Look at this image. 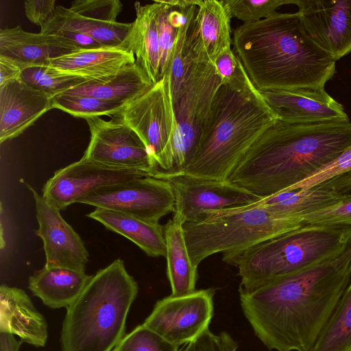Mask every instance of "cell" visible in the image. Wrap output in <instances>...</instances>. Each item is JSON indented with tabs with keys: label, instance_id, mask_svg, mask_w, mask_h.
I'll return each mask as SVG.
<instances>
[{
	"label": "cell",
	"instance_id": "cell-1",
	"mask_svg": "<svg viewBox=\"0 0 351 351\" xmlns=\"http://www.w3.org/2000/svg\"><path fill=\"white\" fill-rule=\"evenodd\" d=\"M351 280V247L338 257L250 292L241 308L269 350L310 351Z\"/></svg>",
	"mask_w": 351,
	"mask_h": 351
},
{
	"label": "cell",
	"instance_id": "cell-2",
	"mask_svg": "<svg viewBox=\"0 0 351 351\" xmlns=\"http://www.w3.org/2000/svg\"><path fill=\"white\" fill-rule=\"evenodd\" d=\"M350 146L349 119L315 121L278 119L245 154L228 180L266 197L308 179Z\"/></svg>",
	"mask_w": 351,
	"mask_h": 351
},
{
	"label": "cell",
	"instance_id": "cell-3",
	"mask_svg": "<svg viewBox=\"0 0 351 351\" xmlns=\"http://www.w3.org/2000/svg\"><path fill=\"white\" fill-rule=\"evenodd\" d=\"M233 51L259 92L324 88L336 60L306 34L298 12H275L233 32Z\"/></svg>",
	"mask_w": 351,
	"mask_h": 351
},
{
	"label": "cell",
	"instance_id": "cell-4",
	"mask_svg": "<svg viewBox=\"0 0 351 351\" xmlns=\"http://www.w3.org/2000/svg\"><path fill=\"white\" fill-rule=\"evenodd\" d=\"M278 117L252 84H221L203 126L192 160L183 173L227 180L252 146Z\"/></svg>",
	"mask_w": 351,
	"mask_h": 351
},
{
	"label": "cell",
	"instance_id": "cell-5",
	"mask_svg": "<svg viewBox=\"0 0 351 351\" xmlns=\"http://www.w3.org/2000/svg\"><path fill=\"white\" fill-rule=\"evenodd\" d=\"M138 285L124 263L116 259L99 270L66 308L62 351H112L125 334Z\"/></svg>",
	"mask_w": 351,
	"mask_h": 351
},
{
	"label": "cell",
	"instance_id": "cell-6",
	"mask_svg": "<svg viewBox=\"0 0 351 351\" xmlns=\"http://www.w3.org/2000/svg\"><path fill=\"white\" fill-rule=\"evenodd\" d=\"M351 247V226L303 225L240 252L223 254L238 268L239 292L334 259Z\"/></svg>",
	"mask_w": 351,
	"mask_h": 351
},
{
	"label": "cell",
	"instance_id": "cell-7",
	"mask_svg": "<svg viewBox=\"0 0 351 351\" xmlns=\"http://www.w3.org/2000/svg\"><path fill=\"white\" fill-rule=\"evenodd\" d=\"M303 226L297 217L276 215L256 202L210 211L200 219L183 224L193 265L223 252L231 254Z\"/></svg>",
	"mask_w": 351,
	"mask_h": 351
},
{
	"label": "cell",
	"instance_id": "cell-8",
	"mask_svg": "<svg viewBox=\"0 0 351 351\" xmlns=\"http://www.w3.org/2000/svg\"><path fill=\"white\" fill-rule=\"evenodd\" d=\"M221 85L213 62L191 60L186 63L184 80L173 102L177 128L169 153L157 168L155 178L183 173L187 169Z\"/></svg>",
	"mask_w": 351,
	"mask_h": 351
},
{
	"label": "cell",
	"instance_id": "cell-9",
	"mask_svg": "<svg viewBox=\"0 0 351 351\" xmlns=\"http://www.w3.org/2000/svg\"><path fill=\"white\" fill-rule=\"evenodd\" d=\"M112 118L128 125L140 137L156 173L169 153L177 128L170 75L167 74Z\"/></svg>",
	"mask_w": 351,
	"mask_h": 351
},
{
	"label": "cell",
	"instance_id": "cell-10",
	"mask_svg": "<svg viewBox=\"0 0 351 351\" xmlns=\"http://www.w3.org/2000/svg\"><path fill=\"white\" fill-rule=\"evenodd\" d=\"M85 204L158 223L174 212L175 198L168 182L154 177L136 178L94 190L80 198Z\"/></svg>",
	"mask_w": 351,
	"mask_h": 351
},
{
	"label": "cell",
	"instance_id": "cell-11",
	"mask_svg": "<svg viewBox=\"0 0 351 351\" xmlns=\"http://www.w3.org/2000/svg\"><path fill=\"white\" fill-rule=\"evenodd\" d=\"M160 179L169 183L174 195L173 219L183 223L197 221L210 211L247 205L262 199L228 180L195 177L186 173Z\"/></svg>",
	"mask_w": 351,
	"mask_h": 351
},
{
	"label": "cell",
	"instance_id": "cell-12",
	"mask_svg": "<svg viewBox=\"0 0 351 351\" xmlns=\"http://www.w3.org/2000/svg\"><path fill=\"white\" fill-rule=\"evenodd\" d=\"M213 289L158 300L143 323L177 346L187 344L208 329L213 316Z\"/></svg>",
	"mask_w": 351,
	"mask_h": 351
},
{
	"label": "cell",
	"instance_id": "cell-13",
	"mask_svg": "<svg viewBox=\"0 0 351 351\" xmlns=\"http://www.w3.org/2000/svg\"><path fill=\"white\" fill-rule=\"evenodd\" d=\"M90 143L83 158L110 167L136 169L155 176L154 162L137 134L122 121L86 119Z\"/></svg>",
	"mask_w": 351,
	"mask_h": 351
},
{
	"label": "cell",
	"instance_id": "cell-14",
	"mask_svg": "<svg viewBox=\"0 0 351 351\" xmlns=\"http://www.w3.org/2000/svg\"><path fill=\"white\" fill-rule=\"evenodd\" d=\"M143 177L153 176L140 170L110 167L82 157L56 171L44 185L42 197L61 210L94 190Z\"/></svg>",
	"mask_w": 351,
	"mask_h": 351
},
{
	"label": "cell",
	"instance_id": "cell-15",
	"mask_svg": "<svg viewBox=\"0 0 351 351\" xmlns=\"http://www.w3.org/2000/svg\"><path fill=\"white\" fill-rule=\"evenodd\" d=\"M308 36L336 60L351 52V0H290Z\"/></svg>",
	"mask_w": 351,
	"mask_h": 351
},
{
	"label": "cell",
	"instance_id": "cell-16",
	"mask_svg": "<svg viewBox=\"0 0 351 351\" xmlns=\"http://www.w3.org/2000/svg\"><path fill=\"white\" fill-rule=\"evenodd\" d=\"M35 200L38 229L36 231L43 242L45 265L85 271L88 252L82 240L62 218L60 210L49 204L27 184Z\"/></svg>",
	"mask_w": 351,
	"mask_h": 351
},
{
	"label": "cell",
	"instance_id": "cell-17",
	"mask_svg": "<svg viewBox=\"0 0 351 351\" xmlns=\"http://www.w3.org/2000/svg\"><path fill=\"white\" fill-rule=\"evenodd\" d=\"M197 8L185 41V58L214 64L231 48V16L224 0H196Z\"/></svg>",
	"mask_w": 351,
	"mask_h": 351
},
{
	"label": "cell",
	"instance_id": "cell-18",
	"mask_svg": "<svg viewBox=\"0 0 351 351\" xmlns=\"http://www.w3.org/2000/svg\"><path fill=\"white\" fill-rule=\"evenodd\" d=\"M350 193L349 171L307 188L282 191L256 204L276 215L302 219L305 215L337 205Z\"/></svg>",
	"mask_w": 351,
	"mask_h": 351
},
{
	"label": "cell",
	"instance_id": "cell-19",
	"mask_svg": "<svg viewBox=\"0 0 351 351\" xmlns=\"http://www.w3.org/2000/svg\"><path fill=\"white\" fill-rule=\"evenodd\" d=\"M73 41L56 34L31 33L20 25L0 30V56L22 70L49 66L51 60L80 51Z\"/></svg>",
	"mask_w": 351,
	"mask_h": 351
},
{
	"label": "cell",
	"instance_id": "cell-20",
	"mask_svg": "<svg viewBox=\"0 0 351 351\" xmlns=\"http://www.w3.org/2000/svg\"><path fill=\"white\" fill-rule=\"evenodd\" d=\"M53 108V97L20 80L0 86V143L21 135Z\"/></svg>",
	"mask_w": 351,
	"mask_h": 351
},
{
	"label": "cell",
	"instance_id": "cell-21",
	"mask_svg": "<svg viewBox=\"0 0 351 351\" xmlns=\"http://www.w3.org/2000/svg\"><path fill=\"white\" fill-rule=\"evenodd\" d=\"M278 119L315 121L349 119L341 104L324 88L260 92Z\"/></svg>",
	"mask_w": 351,
	"mask_h": 351
},
{
	"label": "cell",
	"instance_id": "cell-22",
	"mask_svg": "<svg viewBox=\"0 0 351 351\" xmlns=\"http://www.w3.org/2000/svg\"><path fill=\"white\" fill-rule=\"evenodd\" d=\"M0 332L16 335L22 343L44 347L48 331L44 316L21 289L0 287Z\"/></svg>",
	"mask_w": 351,
	"mask_h": 351
},
{
	"label": "cell",
	"instance_id": "cell-23",
	"mask_svg": "<svg viewBox=\"0 0 351 351\" xmlns=\"http://www.w3.org/2000/svg\"><path fill=\"white\" fill-rule=\"evenodd\" d=\"M133 63H135L134 53L119 45L80 49L51 60L49 66L60 73L79 76L87 81H101Z\"/></svg>",
	"mask_w": 351,
	"mask_h": 351
},
{
	"label": "cell",
	"instance_id": "cell-24",
	"mask_svg": "<svg viewBox=\"0 0 351 351\" xmlns=\"http://www.w3.org/2000/svg\"><path fill=\"white\" fill-rule=\"evenodd\" d=\"M92 277L85 271L45 265L29 278L28 288L48 307L66 308Z\"/></svg>",
	"mask_w": 351,
	"mask_h": 351
},
{
	"label": "cell",
	"instance_id": "cell-25",
	"mask_svg": "<svg viewBox=\"0 0 351 351\" xmlns=\"http://www.w3.org/2000/svg\"><path fill=\"white\" fill-rule=\"evenodd\" d=\"M136 19L129 35L121 45L135 57V63L142 70L147 79L156 84L160 80V56L156 25L157 3L142 5L135 3Z\"/></svg>",
	"mask_w": 351,
	"mask_h": 351
},
{
	"label": "cell",
	"instance_id": "cell-26",
	"mask_svg": "<svg viewBox=\"0 0 351 351\" xmlns=\"http://www.w3.org/2000/svg\"><path fill=\"white\" fill-rule=\"evenodd\" d=\"M107 229L123 235L138 246L148 256H166L164 226L121 212L96 208L87 215Z\"/></svg>",
	"mask_w": 351,
	"mask_h": 351
},
{
	"label": "cell",
	"instance_id": "cell-27",
	"mask_svg": "<svg viewBox=\"0 0 351 351\" xmlns=\"http://www.w3.org/2000/svg\"><path fill=\"white\" fill-rule=\"evenodd\" d=\"M153 84L136 63L128 64L116 75L101 81H86L64 93L84 95L128 104Z\"/></svg>",
	"mask_w": 351,
	"mask_h": 351
},
{
	"label": "cell",
	"instance_id": "cell-28",
	"mask_svg": "<svg viewBox=\"0 0 351 351\" xmlns=\"http://www.w3.org/2000/svg\"><path fill=\"white\" fill-rule=\"evenodd\" d=\"M132 24L97 21L80 16L62 5H57L52 17L40 27V32L75 31L89 36L104 47H117L129 35Z\"/></svg>",
	"mask_w": 351,
	"mask_h": 351
},
{
	"label": "cell",
	"instance_id": "cell-29",
	"mask_svg": "<svg viewBox=\"0 0 351 351\" xmlns=\"http://www.w3.org/2000/svg\"><path fill=\"white\" fill-rule=\"evenodd\" d=\"M183 224L172 218L164 226L167 274L173 296L185 295L196 291L197 267L193 265L190 258Z\"/></svg>",
	"mask_w": 351,
	"mask_h": 351
},
{
	"label": "cell",
	"instance_id": "cell-30",
	"mask_svg": "<svg viewBox=\"0 0 351 351\" xmlns=\"http://www.w3.org/2000/svg\"><path fill=\"white\" fill-rule=\"evenodd\" d=\"M310 351H351V280Z\"/></svg>",
	"mask_w": 351,
	"mask_h": 351
},
{
	"label": "cell",
	"instance_id": "cell-31",
	"mask_svg": "<svg viewBox=\"0 0 351 351\" xmlns=\"http://www.w3.org/2000/svg\"><path fill=\"white\" fill-rule=\"evenodd\" d=\"M126 104L90 96L65 93L53 98V108L67 112L74 117L88 118L110 116L119 113Z\"/></svg>",
	"mask_w": 351,
	"mask_h": 351
},
{
	"label": "cell",
	"instance_id": "cell-32",
	"mask_svg": "<svg viewBox=\"0 0 351 351\" xmlns=\"http://www.w3.org/2000/svg\"><path fill=\"white\" fill-rule=\"evenodd\" d=\"M19 80L53 98L87 81L79 76L60 73L49 66L26 68L23 70Z\"/></svg>",
	"mask_w": 351,
	"mask_h": 351
},
{
	"label": "cell",
	"instance_id": "cell-33",
	"mask_svg": "<svg viewBox=\"0 0 351 351\" xmlns=\"http://www.w3.org/2000/svg\"><path fill=\"white\" fill-rule=\"evenodd\" d=\"M178 346L169 342L143 324L125 334L112 351H179Z\"/></svg>",
	"mask_w": 351,
	"mask_h": 351
},
{
	"label": "cell",
	"instance_id": "cell-34",
	"mask_svg": "<svg viewBox=\"0 0 351 351\" xmlns=\"http://www.w3.org/2000/svg\"><path fill=\"white\" fill-rule=\"evenodd\" d=\"M224 2L232 18L248 23L270 16L280 6L289 4L290 0H224Z\"/></svg>",
	"mask_w": 351,
	"mask_h": 351
},
{
	"label": "cell",
	"instance_id": "cell-35",
	"mask_svg": "<svg viewBox=\"0 0 351 351\" xmlns=\"http://www.w3.org/2000/svg\"><path fill=\"white\" fill-rule=\"evenodd\" d=\"M214 65L221 78V84L238 89H245L252 85L242 63L234 51H224L215 61Z\"/></svg>",
	"mask_w": 351,
	"mask_h": 351
},
{
	"label": "cell",
	"instance_id": "cell-36",
	"mask_svg": "<svg viewBox=\"0 0 351 351\" xmlns=\"http://www.w3.org/2000/svg\"><path fill=\"white\" fill-rule=\"evenodd\" d=\"M69 9L84 17L114 23L122 10V3L119 0H77L71 3Z\"/></svg>",
	"mask_w": 351,
	"mask_h": 351
},
{
	"label": "cell",
	"instance_id": "cell-37",
	"mask_svg": "<svg viewBox=\"0 0 351 351\" xmlns=\"http://www.w3.org/2000/svg\"><path fill=\"white\" fill-rule=\"evenodd\" d=\"M303 225L351 226V193L337 205L304 216Z\"/></svg>",
	"mask_w": 351,
	"mask_h": 351
},
{
	"label": "cell",
	"instance_id": "cell-38",
	"mask_svg": "<svg viewBox=\"0 0 351 351\" xmlns=\"http://www.w3.org/2000/svg\"><path fill=\"white\" fill-rule=\"evenodd\" d=\"M237 342L227 332L215 335L209 329L179 351H237Z\"/></svg>",
	"mask_w": 351,
	"mask_h": 351
},
{
	"label": "cell",
	"instance_id": "cell-39",
	"mask_svg": "<svg viewBox=\"0 0 351 351\" xmlns=\"http://www.w3.org/2000/svg\"><path fill=\"white\" fill-rule=\"evenodd\" d=\"M349 171H351V146L310 178L285 190L307 188Z\"/></svg>",
	"mask_w": 351,
	"mask_h": 351
},
{
	"label": "cell",
	"instance_id": "cell-40",
	"mask_svg": "<svg viewBox=\"0 0 351 351\" xmlns=\"http://www.w3.org/2000/svg\"><path fill=\"white\" fill-rule=\"evenodd\" d=\"M56 6L54 0H27L24 2L27 18L40 27L52 17Z\"/></svg>",
	"mask_w": 351,
	"mask_h": 351
},
{
	"label": "cell",
	"instance_id": "cell-41",
	"mask_svg": "<svg viewBox=\"0 0 351 351\" xmlns=\"http://www.w3.org/2000/svg\"><path fill=\"white\" fill-rule=\"evenodd\" d=\"M51 34H56L67 38L81 49H90L104 47L89 36L75 31L58 30Z\"/></svg>",
	"mask_w": 351,
	"mask_h": 351
},
{
	"label": "cell",
	"instance_id": "cell-42",
	"mask_svg": "<svg viewBox=\"0 0 351 351\" xmlns=\"http://www.w3.org/2000/svg\"><path fill=\"white\" fill-rule=\"evenodd\" d=\"M23 70L14 62L0 56V86L20 79Z\"/></svg>",
	"mask_w": 351,
	"mask_h": 351
},
{
	"label": "cell",
	"instance_id": "cell-43",
	"mask_svg": "<svg viewBox=\"0 0 351 351\" xmlns=\"http://www.w3.org/2000/svg\"><path fill=\"white\" fill-rule=\"evenodd\" d=\"M21 343L13 335L0 332V351H19Z\"/></svg>",
	"mask_w": 351,
	"mask_h": 351
}]
</instances>
